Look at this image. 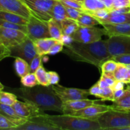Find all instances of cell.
Returning <instances> with one entry per match:
<instances>
[{"instance_id": "1", "label": "cell", "mask_w": 130, "mask_h": 130, "mask_svg": "<svg viewBox=\"0 0 130 130\" xmlns=\"http://www.w3.org/2000/svg\"><path fill=\"white\" fill-rule=\"evenodd\" d=\"M63 53L77 62L90 63L100 70L104 62L111 59L107 50L106 40L91 43H82L74 41L70 45L65 46Z\"/></svg>"}, {"instance_id": "2", "label": "cell", "mask_w": 130, "mask_h": 130, "mask_svg": "<svg viewBox=\"0 0 130 130\" xmlns=\"http://www.w3.org/2000/svg\"><path fill=\"white\" fill-rule=\"evenodd\" d=\"M14 94L24 100L35 104L42 111H55L63 113V102L56 95L52 86L41 85L33 87H24L13 90Z\"/></svg>"}, {"instance_id": "3", "label": "cell", "mask_w": 130, "mask_h": 130, "mask_svg": "<svg viewBox=\"0 0 130 130\" xmlns=\"http://www.w3.org/2000/svg\"><path fill=\"white\" fill-rule=\"evenodd\" d=\"M46 121L59 129L67 130H99L101 129L97 120L70 114L43 115Z\"/></svg>"}, {"instance_id": "4", "label": "cell", "mask_w": 130, "mask_h": 130, "mask_svg": "<svg viewBox=\"0 0 130 130\" xmlns=\"http://www.w3.org/2000/svg\"><path fill=\"white\" fill-rule=\"evenodd\" d=\"M97 121L101 129L130 130V110L110 109L102 113Z\"/></svg>"}, {"instance_id": "5", "label": "cell", "mask_w": 130, "mask_h": 130, "mask_svg": "<svg viewBox=\"0 0 130 130\" xmlns=\"http://www.w3.org/2000/svg\"><path fill=\"white\" fill-rule=\"evenodd\" d=\"M30 10L31 15L43 21L52 19L50 12L56 0H21Z\"/></svg>"}, {"instance_id": "6", "label": "cell", "mask_w": 130, "mask_h": 130, "mask_svg": "<svg viewBox=\"0 0 130 130\" xmlns=\"http://www.w3.org/2000/svg\"><path fill=\"white\" fill-rule=\"evenodd\" d=\"M108 52L111 58L121 55L130 54V36L114 35L106 40Z\"/></svg>"}, {"instance_id": "7", "label": "cell", "mask_w": 130, "mask_h": 130, "mask_svg": "<svg viewBox=\"0 0 130 130\" xmlns=\"http://www.w3.org/2000/svg\"><path fill=\"white\" fill-rule=\"evenodd\" d=\"M104 35H106L105 29L93 27H79L71 35L74 41L82 43H91L101 40Z\"/></svg>"}, {"instance_id": "8", "label": "cell", "mask_w": 130, "mask_h": 130, "mask_svg": "<svg viewBox=\"0 0 130 130\" xmlns=\"http://www.w3.org/2000/svg\"><path fill=\"white\" fill-rule=\"evenodd\" d=\"M27 28V36L33 41L39 39L51 38L48 29V22L43 21L32 15L29 17Z\"/></svg>"}, {"instance_id": "9", "label": "cell", "mask_w": 130, "mask_h": 130, "mask_svg": "<svg viewBox=\"0 0 130 130\" xmlns=\"http://www.w3.org/2000/svg\"><path fill=\"white\" fill-rule=\"evenodd\" d=\"M56 95L58 96L62 102L69 100H76L86 99L90 95L89 90L84 89L67 88L60 85H51Z\"/></svg>"}, {"instance_id": "10", "label": "cell", "mask_w": 130, "mask_h": 130, "mask_svg": "<svg viewBox=\"0 0 130 130\" xmlns=\"http://www.w3.org/2000/svg\"><path fill=\"white\" fill-rule=\"evenodd\" d=\"M12 57H20L30 64L32 60L38 55L34 43L29 37L18 45L10 48Z\"/></svg>"}, {"instance_id": "11", "label": "cell", "mask_w": 130, "mask_h": 130, "mask_svg": "<svg viewBox=\"0 0 130 130\" xmlns=\"http://www.w3.org/2000/svg\"><path fill=\"white\" fill-rule=\"evenodd\" d=\"M27 37L20 30L0 27V42L9 48L20 44Z\"/></svg>"}, {"instance_id": "12", "label": "cell", "mask_w": 130, "mask_h": 130, "mask_svg": "<svg viewBox=\"0 0 130 130\" xmlns=\"http://www.w3.org/2000/svg\"><path fill=\"white\" fill-rule=\"evenodd\" d=\"M17 114L21 118H29L43 115L44 112L42 111L35 104L29 102H21L17 100L12 105Z\"/></svg>"}, {"instance_id": "13", "label": "cell", "mask_w": 130, "mask_h": 130, "mask_svg": "<svg viewBox=\"0 0 130 130\" xmlns=\"http://www.w3.org/2000/svg\"><path fill=\"white\" fill-rule=\"evenodd\" d=\"M0 11L14 13L28 19L31 15L30 10L21 0H0Z\"/></svg>"}, {"instance_id": "14", "label": "cell", "mask_w": 130, "mask_h": 130, "mask_svg": "<svg viewBox=\"0 0 130 130\" xmlns=\"http://www.w3.org/2000/svg\"><path fill=\"white\" fill-rule=\"evenodd\" d=\"M15 130H59L58 128L50 124L43 115L29 118L25 123L14 128Z\"/></svg>"}, {"instance_id": "15", "label": "cell", "mask_w": 130, "mask_h": 130, "mask_svg": "<svg viewBox=\"0 0 130 130\" xmlns=\"http://www.w3.org/2000/svg\"><path fill=\"white\" fill-rule=\"evenodd\" d=\"M110 109V105L94 104L90 106L85 108V109L75 112L72 113V114H70V115L97 120L98 118L102 113L108 111Z\"/></svg>"}, {"instance_id": "16", "label": "cell", "mask_w": 130, "mask_h": 130, "mask_svg": "<svg viewBox=\"0 0 130 130\" xmlns=\"http://www.w3.org/2000/svg\"><path fill=\"white\" fill-rule=\"evenodd\" d=\"M96 102L95 100L90 99H80L76 100H69L63 102L62 109L64 114H72L76 111L83 109L87 107L94 104Z\"/></svg>"}, {"instance_id": "17", "label": "cell", "mask_w": 130, "mask_h": 130, "mask_svg": "<svg viewBox=\"0 0 130 130\" xmlns=\"http://www.w3.org/2000/svg\"><path fill=\"white\" fill-rule=\"evenodd\" d=\"M106 31V35H124L130 36V23L123 24H102Z\"/></svg>"}, {"instance_id": "18", "label": "cell", "mask_w": 130, "mask_h": 130, "mask_svg": "<svg viewBox=\"0 0 130 130\" xmlns=\"http://www.w3.org/2000/svg\"><path fill=\"white\" fill-rule=\"evenodd\" d=\"M0 114L6 117L10 120L12 121L13 123H15L17 124V126L24 124L28 119L19 116L17 114L12 106L5 105V104H0Z\"/></svg>"}, {"instance_id": "19", "label": "cell", "mask_w": 130, "mask_h": 130, "mask_svg": "<svg viewBox=\"0 0 130 130\" xmlns=\"http://www.w3.org/2000/svg\"><path fill=\"white\" fill-rule=\"evenodd\" d=\"M113 104L110 105V109L118 110H130V88L127 86L124 90V94L120 98L114 100Z\"/></svg>"}, {"instance_id": "20", "label": "cell", "mask_w": 130, "mask_h": 130, "mask_svg": "<svg viewBox=\"0 0 130 130\" xmlns=\"http://www.w3.org/2000/svg\"><path fill=\"white\" fill-rule=\"evenodd\" d=\"M60 41L53 39L52 38H46L39 39L34 41L38 55L43 56L48 54V52L55 44Z\"/></svg>"}, {"instance_id": "21", "label": "cell", "mask_w": 130, "mask_h": 130, "mask_svg": "<svg viewBox=\"0 0 130 130\" xmlns=\"http://www.w3.org/2000/svg\"><path fill=\"white\" fill-rule=\"evenodd\" d=\"M100 23V25L105 24H123L130 23V12L126 13L109 14L105 19H96Z\"/></svg>"}, {"instance_id": "22", "label": "cell", "mask_w": 130, "mask_h": 130, "mask_svg": "<svg viewBox=\"0 0 130 130\" xmlns=\"http://www.w3.org/2000/svg\"><path fill=\"white\" fill-rule=\"evenodd\" d=\"M0 19L19 25H27L29 19L12 12L0 11Z\"/></svg>"}, {"instance_id": "23", "label": "cell", "mask_w": 130, "mask_h": 130, "mask_svg": "<svg viewBox=\"0 0 130 130\" xmlns=\"http://www.w3.org/2000/svg\"><path fill=\"white\" fill-rule=\"evenodd\" d=\"M48 25L51 38L61 41L63 35L61 23L52 18L48 21Z\"/></svg>"}, {"instance_id": "24", "label": "cell", "mask_w": 130, "mask_h": 130, "mask_svg": "<svg viewBox=\"0 0 130 130\" xmlns=\"http://www.w3.org/2000/svg\"><path fill=\"white\" fill-rule=\"evenodd\" d=\"M50 15L53 19L61 22V21L69 17L66 8L60 2L57 1L53 5L52 10L50 12Z\"/></svg>"}, {"instance_id": "25", "label": "cell", "mask_w": 130, "mask_h": 130, "mask_svg": "<svg viewBox=\"0 0 130 130\" xmlns=\"http://www.w3.org/2000/svg\"><path fill=\"white\" fill-rule=\"evenodd\" d=\"M114 76L117 81H121L128 84L130 83V68L127 66L119 63L114 72Z\"/></svg>"}, {"instance_id": "26", "label": "cell", "mask_w": 130, "mask_h": 130, "mask_svg": "<svg viewBox=\"0 0 130 130\" xmlns=\"http://www.w3.org/2000/svg\"><path fill=\"white\" fill-rule=\"evenodd\" d=\"M14 67L18 76L22 77L30 72V67L27 61L20 57H15Z\"/></svg>"}, {"instance_id": "27", "label": "cell", "mask_w": 130, "mask_h": 130, "mask_svg": "<svg viewBox=\"0 0 130 130\" xmlns=\"http://www.w3.org/2000/svg\"><path fill=\"white\" fill-rule=\"evenodd\" d=\"M77 23L79 27H93L100 25V23L95 17L86 12H83L81 16L77 20Z\"/></svg>"}, {"instance_id": "28", "label": "cell", "mask_w": 130, "mask_h": 130, "mask_svg": "<svg viewBox=\"0 0 130 130\" xmlns=\"http://www.w3.org/2000/svg\"><path fill=\"white\" fill-rule=\"evenodd\" d=\"M60 23L62 25V32L64 35L71 36L79 27L76 20L70 18L65 19L64 20H62Z\"/></svg>"}, {"instance_id": "29", "label": "cell", "mask_w": 130, "mask_h": 130, "mask_svg": "<svg viewBox=\"0 0 130 130\" xmlns=\"http://www.w3.org/2000/svg\"><path fill=\"white\" fill-rule=\"evenodd\" d=\"M84 12L96 11L99 9L107 8L102 0H83Z\"/></svg>"}, {"instance_id": "30", "label": "cell", "mask_w": 130, "mask_h": 130, "mask_svg": "<svg viewBox=\"0 0 130 130\" xmlns=\"http://www.w3.org/2000/svg\"><path fill=\"white\" fill-rule=\"evenodd\" d=\"M37 77L39 85L44 86H49L50 85L48 72H46L43 66H41L34 72Z\"/></svg>"}, {"instance_id": "31", "label": "cell", "mask_w": 130, "mask_h": 130, "mask_svg": "<svg viewBox=\"0 0 130 130\" xmlns=\"http://www.w3.org/2000/svg\"><path fill=\"white\" fill-rule=\"evenodd\" d=\"M17 100V96L15 94L0 90V104L12 106Z\"/></svg>"}, {"instance_id": "32", "label": "cell", "mask_w": 130, "mask_h": 130, "mask_svg": "<svg viewBox=\"0 0 130 130\" xmlns=\"http://www.w3.org/2000/svg\"><path fill=\"white\" fill-rule=\"evenodd\" d=\"M20 82L24 87H33L39 85L35 74L32 72H29L21 77Z\"/></svg>"}, {"instance_id": "33", "label": "cell", "mask_w": 130, "mask_h": 130, "mask_svg": "<svg viewBox=\"0 0 130 130\" xmlns=\"http://www.w3.org/2000/svg\"><path fill=\"white\" fill-rule=\"evenodd\" d=\"M119 63L116 62L112 59H109L104 62L102 64L101 70L102 72L104 73H114V71L118 67Z\"/></svg>"}, {"instance_id": "34", "label": "cell", "mask_w": 130, "mask_h": 130, "mask_svg": "<svg viewBox=\"0 0 130 130\" xmlns=\"http://www.w3.org/2000/svg\"><path fill=\"white\" fill-rule=\"evenodd\" d=\"M102 101H114V89L112 87H106L102 88L100 90L99 97Z\"/></svg>"}, {"instance_id": "35", "label": "cell", "mask_w": 130, "mask_h": 130, "mask_svg": "<svg viewBox=\"0 0 130 130\" xmlns=\"http://www.w3.org/2000/svg\"><path fill=\"white\" fill-rule=\"evenodd\" d=\"M65 7L79 10L84 12L83 0H58Z\"/></svg>"}, {"instance_id": "36", "label": "cell", "mask_w": 130, "mask_h": 130, "mask_svg": "<svg viewBox=\"0 0 130 130\" xmlns=\"http://www.w3.org/2000/svg\"><path fill=\"white\" fill-rule=\"evenodd\" d=\"M17 126L12 121L0 114V129H13Z\"/></svg>"}, {"instance_id": "37", "label": "cell", "mask_w": 130, "mask_h": 130, "mask_svg": "<svg viewBox=\"0 0 130 130\" xmlns=\"http://www.w3.org/2000/svg\"><path fill=\"white\" fill-rule=\"evenodd\" d=\"M42 66V56L37 55L32 60L29 64L30 67V72L34 73L37 69Z\"/></svg>"}, {"instance_id": "38", "label": "cell", "mask_w": 130, "mask_h": 130, "mask_svg": "<svg viewBox=\"0 0 130 130\" xmlns=\"http://www.w3.org/2000/svg\"><path fill=\"white\" fill-rule=\"evenodd\" d=\"M110 10L107 8L99 9L93 11H90V12H86L87 13L90 14L92 16L95 17L96 19H105V17L109 15Z\"/></svg>"}, {"instance_id": "39", "label": "cell", "mask_w": 130, "mask_h": 130, "mask_svg": "<svg viewBox=\"0 0 130 130\" xmlns=\"http://www.w3.org/2000/svg\"><path fill=\"white\" fill-rule=\"evenodd\" d=\"M111 59L114 60L119 63H122L125 66L130 65V54L121 55L113 57Z\"/></svg>"}, {"instance_id": "40", "label": "cell", "mask_w": 130, "mask_h": 130, "mask_svg": "<svg viewBox=\"0 0 130 130\" xmlns=\"http://www.w3.org/2000/svg\"><path fill=\"white\" fill-rule=\"evenodd\" d=\"M66 8V10H67V14L69 15V17L71 19H73V20H76L77 21V19L79 18V17L81 16V13H82L83 11H81L79 10H77L76 8Z\"/></svg>"}, {"instance_id": "41", "label": "cell", "mask_w": 130, "mask_h": 130, "mask_svg": "<svg viewBox=\"0 0 130 130\" xmlns=\"http://www.w3.org/2000/svg\"><path fill=\"white\" fill-rule=\"evenodd\" d=\"M130 6V0H114L110 10Z\"/></svg>"}, {"instance_id": "42", "label": "cell", "mask_w": 130, "mask_h": 130, "mask_svg": "<svg viewBox=\"0 0 130 130\" xmlns=\"http://www.w3.org/2000/svg\"><path fill=\"white\" fill-rule=\"evenodd\" d=\"M63 46H64V44H63V43H62V41H58V43L55 44L51 48V49L50 50V51L48 52L47 55H54L57 54V53H60V52L63 51Z\"/></svg>"}, {"instance_id": "43", "label": "cell", "mask_w": 130, "mask_h": 130, "mask_svg": "<svg viewBox=\"0 0 130 130\" xmlns=\"http://www.w3.org/2000/svg\"><path fill=\"white\" fill-rule=\"evenodd\" d=\"M11 56L10 49L0 42V62L5 58Z\"/></svg>"}, {"instance_id": "44", "label": "cell", "mask_w": 130, "mask_h": 130, "mask_svg": "<svg viewBox=\"0 0 130 130\" xmlns=\"http://www.w3.org/2000/svg\"><path fill=\"white\" fill-rule=\"evenodd\" d=\"M48 76H49L50 85H58L60 81V77L57 72H53V71H50V72H48Z\"/></svg>"}, {"instance_id": "45", "label": "cell", "mask_w": 130, "mask_h": 130, "mask_svg": "<svg viewBox=\"0 0 130 130\" xmlns=\"http://www.w3.org/2000/svg\"><path fill=\"white\" fill-rule=\"evenodd\" d=\"M100 90H101V88L99 86L98 83H96L95 85H94L89 90V92H90V95H93L96 97H99V95L100 94Z\"/></svg>"}, {"instance_id": "46", "label": "cell", "mask_w": 130, "mask_h": 130, "mask_svg": "<svg viewBox=\"0 0 130 130\" xmlns=\"http://www.w3.org/2000/svg\"><path fill=\"white\" fill-rule=\"evenodd\" d=\"M129 12H130V6H129V7L121 8L110 10L109 14H110V15H116V14L126 13H129Z\"/></svg>"}, {"instance_id": "47", "label": "cell", "mask_w": 130, "mask_h": 130, "mask_svg": "<svg viewBox=\"0 0 130 130\" xmlns=\"http://www.w3.org/2000/svg\"><path fill=\"white\" fill-rule=\"evenodd\" d=\"M61 41L63 43L64 46H67L70 45L74 41V39L71 36L64 35L63 34L62 38V39H61Z\"/></svg>"}, {"instance_id": "48", "label": "cell", "mask_w": 130, "mask_h": 130, "mask_svg": "<svg viewBox=\"0 0 130 130\" xmlns=\"http://www.w3.org/2000/svg\"><path fill=\"white\" fill-rule=\"evenodd\" d=\"M125 84V83L123 82V81H117L115 85H114V86L112 87V88L114 89V90H119V89H124V86Z\"/></svg>"}, {"instance_id": "49", "label": "cell", "mask_w": 130, "mask_h": 130, "mask_svg": "<svg viewBox=\"0 0 130 130\" xmlns=\"http://www.w3.org/2000/svg\"><path fill=\"white\" fill-rule=\"evenodd\" d=\"M124 89H119V90H114V100L118 99L120 98L122 95L124 94Z\"/></svg>"}, {"instance_id": "50", "label": "cell", "mask_w": 130, "mask_h": 130, "mask_svg": "<svg viewBox=\"0 0 130 130\" xmlns=\"http://www.w3.org/2000/svg\"><path fill=\"white\" fill-rule=\"evenodd\" d=\"M97 83L98 84H99V86H100V88H106V87H110L109 84H108L107 83L106 81H105V80L101 77H100V80H99Z\"/></svg>"}, {"instance_id": "51", "label": "cell", "mask_w": 130, "mask_h": 130, "mask_svg": "<svg viewBox=\"0 0 130 130\" xmlns=\"http://www.w3.org/2000/svg\"><path fill=\"white\" fill-rule=\"evenodd\" d=\"M102 1L104 3V4H105V6H106L107 8L109 9V10H110L112 6L113 2H114V0H102Z\"/></svg>"}, {"instance_id": "52", "label": "cell", "mask_w": 130, "mask_h": 130, "mask_svg": "<svg viewBox=\"0 0 130 130\" xmlns=\"http://www.w3.org/2000/svg\"><path fill=\"white\" fill-rule=\"evenodd\" d=\"M4 89V86L2 85L1 82H0V90H3Z\"/></svg>"}, {"instance_id": "53", "label": "cell", "mask_w": 130, "mask_h": 130, "mask_svg": "<svg viewBox=\"0 0 130 130\" xmlns=\"http://www.w3.org/2000/svg\"><path fill=\"white\" fill-rule=\"evenodd\" d=\"M127 85V86H128V88H130V83H128V84H126Z\"/></svg>"}, {"instance_id": "54", "label": "cell", "mask_w": 130, "mask_h": 130, "mask_svg": "<svg viewBox=\"0 0 130 130\" xmlns=\"http://www.w3.org/2000/svg\"><path fill=\"white\" fill-rule=\"evenodd\" d=\"M128 67H129V68H130V65H129V66H128Z\"/></svg>"}, {"instance_id": "55", "label": "cell", "mask_w": 130, "mask_h": 130, "mask_svg": "<svg viewBox=\"0 0 130 130\" xmlns=\"http://www.w3.org/2000/svg\"><path fill=\"white\" fill-rule=\"evenodd\" d=\"M56 1H58V0H56Z\"/></svg>"}]
</instances>
